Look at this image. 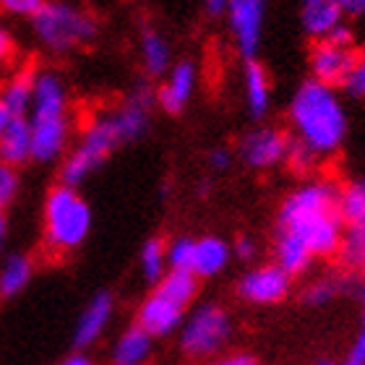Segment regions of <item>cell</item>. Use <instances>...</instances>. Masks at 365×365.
Returning a JSON list of instances; mask_svg holds the SVG:
<instances>
[{
	"mask_svg": "<svg viewBox=\"0 0 365 365\" xmlns=\"http://www.w3.org/2000/svg\"><path fill=\"white\" fill-rule=\"evenodd\" d=\"M339 185L308 180L295 188L277 212V237L297 243L311 259H331L339 251L344 225L336 212Z\"/></svg>",
	"mask_w": 365,
	"mask_h": 365,
	"instance_id": "cell-1",
	"label": "cell"
},
{
	"mask_svg": "<svg viewBox=\"0 0 365 365\" xmlns=\"http://www.w3.org/2000/svg\"><path fill=\"white\" fill-rule=\"evenodd\" d=\"M289 125L295 133L292 138L316 160L331 157L347 136V113L336 89L313 78L303 81L289 102Z\"/></svg>",
	"mask_w": 365,
	"mask_h": 365,
	"instance_id": "cell-2",
	"label": "cell"
},
{
	"mask_svg": "<svg viewBox=\"0 0 365 365\" xmlns=\"http://www.w3.org/2000/svg\"><path fill=\"white\" fill-rule=\"evenodd\" d=\"M26 120L31 128V162L50 165L63 160L71 141V99L61 73L37 68L34 99Z\"/></svg>",
	"mask_w": 365,
	"mask_h": 365,
	"instance_id": "cell-3",
	"label": "cell"
},
{
	"mask_svg": "<svg viewBox=\"0 0 365 365\" xmlns=\"http://www.w3.org/2000/svg\"><path fill=\"white\" fill-rule=\"evenodd\" d=\"M91 232V206L78 188L53 185L42 204V240L53 256H68L86 243Z\"/></svg>",
	"mask_w": 365,
	"mask_h": 365,
	"instance_id": "cell-4",
	"label": "cell"
},
{
	"mask_svg": "<svg viewBox=\"0 0 365 365\" xmlns=\"http://www.w3.org/2000/svg\"><path fill=\"white\" fill-rule=\"evenodd\" d=\"M198 295V279L188 272H168L154 289L146 295V300L138 305L136 327H141L146 334L168 336L175 329L182 327L185 313L190 303Z\"/></svg>",
	"mask_w": 365,
	"mask_h": 365,
	"instance_id": "cell-5",
	"label": "cell"
},
{
	"mask_svg": "<svg viewBox=\"0 0 365 365\" xmlns=\"http://www.w3.org/2000/svg\"><path fill=\"white\" fill-rule=\"evenodd\" d=\"M31 34L47 53L68 55L97 39L99 21L91 11L71 3H45L31 19Z\"/></svg>",
	"mask_w": 365,
	"mask_h": 365,
	"instance_id": "cell-6",
	"label": "cell"
},
{
	"mask_svg": "<svg viewBox=\"0 0 365 365\" xmlns=\"http://www.w3.org/2000/svg\"><path fill=\"white\" fill-rule=\"evenodd\" d=\"M123 144H125V138H123L113 113L94 115L81 128L78 144L61 160V182L63 185H71V188H78Z\"/></svg>",
	"mask_w": 365,
	"mask_h": 365,
	"instance_id": "cell-7",
	"label": "cell"
},
{
	"mask_svg": "<svg viewBox=\"0 0 365 365\" xmlns=\"http://www.w3.org/2000/svg\"><path fill=\"white\" fill-rule=\"evenodd\" d=\"M230 336H232L230 313L217 303H204L182 321L180 350L188 358H209L230 342Z\"/></svg>",
	"mask_w": 365,
	"mask_h": 365,
	"instance_id": "cell-8",
	"label": "cell"
},
{
	"mask_svg": "<svg viewBox=\"0 0 365 365\" xmlns=\"http://www.w3.org/2000/svg\"><path fill=\"white\" fill-rule=\"evenodd\" d=\"M292 277L282 272L277 264H264L245 272L237 279V295L251 305H277L289 295Z\"/></svg>",
	"mask_w": 365,
	"mask_h": 365,
	"instance_id": "cell-9",
	"label": "cell"
},
{
	"mask_svg": "<svg viewBox=\"0 0 365 365\" xmlns=\"http://www.w3.org/2000/svg\"><path fill=\"white\" fill-rule=\"evenodd\" d=\"M264 16H267V6L261 0H232V3H227L230 34L235 39L237 53L243 55L245 63L256 61V53L261 47Z\"/></svg>",
	"mask_w": 365,
	"mask_h": 365,
	"instance_id": "cell-10",
	"label": "cell"
},
{
	"mask_svg": "<svg viewBox=\"0 0 365 365\" xmlns=\"http://www.w3.org/2000/svg\"><path fill=\"white\" fill-rule=\"evenodd\" d=\"M287 146H289V136L284 130L264 125V128H256L240 138L237 157L251 170H272L284 162Z\"/></svg>",
	"mask_w": 365,
	"mask_h": 365,
	"instance_id": "cell-11",
	"label": "cell"
},
{
	"mask_svg": "<svg viewBox=\"0 0 365 365\" xmlns=\"http://www.w3.org/2000/svg\"><path fill=\"white\" fill-rule=\"evenodd\" d=\"M355 58H358V50L350 47V50H344V47H336V45H329V42H316L311 50V73H313V81H319L324 86H342L350 76L352 66H355Z\"/></svg>",
	"mask_w": 365,
	"mask_h": 365,
	"instance_id": "cell-12",
	"label": "cell"
},
{
	"mask_svg": "<svg viewBox=\"0 0 365 365\" xmlns=\"http://www.w3.org/2000/svg\"><path fill=\"white\" fill-rule=\"evenodd\" d=\"M193 91H196V66L190 61H180L168 71V78L160 84L154 99L168 115H180L188 107Z\"/></svg>",
	"mask_w": 365,
	"mask_h": 365,
	"instance_id": "cell-13",
	"label": "cell"
},
{
	"mask_svg": "<svg viewBox=\"0 0 365 365\" xmlns=\"http://www.w3.org/2000/svg\"><path fill=\"white\" fill-rule=\"evenodd\" d=\"M113 311H115V300L107 289H102V292H97V295L91 297L89 305L78 316L76 329H73V347L78 352L91 347L99 336L105 334L107 324L113 319Z\"/></svg>",
	"mask_w": 365,
	"mask_h": 365,
	"instance_id": "cell-14",
	"label": "cell"
},
{
	"mask_svg": "<svg viewBox=\"0 0 365 365\" xmlns=\"http://www.w3.org/2000/svg\"><path fill=\"white\" fill-rule=\"evenodd\" d=\"M342 24V11L336 0H305L300 8V26L316 42L327 39Z\"/></svg>",
	"mask_w": 365,
	"mask_h": 365,
	"instance_id": "cell-15",
	"label": "cell"
},
{
	"mask_svg": "<svg viewBox=\"0 0 365 365\" xmlns=\"http://www.w3.org/2000/svg\"><path fill=\"white\" fill-rule=\"evenodd\" d=\"M232 259V251H230V243H225L222 237L217 235H206L196 240V251H193V267L190 274L201 279H212L222 269L227 267V261Z\"/></svg>",
	"mask_w": 365,
	"mask_h": 365,
	"instance_id": "cell-16",
	"label": "cell"
},
{
	"mask_svg": "<svg viewBox=\"0 0 365 365\" xmlns=\"http://www.w3.org/2000/svg\"><path fill=\"white\" fill-rule=\"evenodd\" d=\"M0 162L8 168H21L31 162V128L26 118H14L0 136Z\"/></svg>",
	"mask_w": 365,
	"mask_h": 365,
	"instance_id": "cell-17",
	"label": "cell"
},
{
	"mask_svg": "<svg viewBox=\"0 0 365 365\" xmlns=\"http://www.w3.org/2000/svg\"><path fill=\"white\" fill-rule=\"evenodd\" d=\"M34 279V259L29 253H8L0 259V300L21 295Z\"/></svg>",
	"mask_w": 365,
	"mask_h": 365,
	"instance_id": "cell-18",
	"label": "cell"
},
{
	"mask_svg": "<svg viewBox=\"0 0 365 365\" xmlns=\"http://www.w3.org/2000/svg\"><path fill=\"white\" fill-rule=\"evenodd\" d=\"M243 91H245V107H248L251 118L261 120L269 113V105H272V84H269V71L259 61L245 63Z\"/></svg>",
	"mask_w": 365,
	"mask_h": 365,
	"instance_id": "cell-19",
	"label": "cell"
},
{
	"mask_svg": "<svg viewBox=\"0 0 365 365\" xmlns=\"http://www.w3.org/2000/svg\"><path fill=\"white\" fill-rule=\"evenodd\" d=\"M154 339L146 334L144 329L130 324L118 339H115L113 350H110V360L113 365H146V360L152 358Z\"/></svg>",
	"mask_w": 365,
	"mask_h": 365,
	"instance_id": "cell-20",
	"label": "cell"
},
{
	"mask_svg": "<svg viewBox=\"0 0 365 365\" xmlns=\"http://www.w3.org/2000/svg\"><path fill=\"white\" fill-rule=\"evenodd\" d=\"M34 78H37V68L26 66L16 71L0 89V99L14 118H29L31 99H34Z\"/></svg>",
	"mask_w": 365,
	"mask_h": 365,
	"instance_id": "cell-21",
	"label": "cell"
},
{
	"mask_svg": "<svg viewBox=\"0 0 365 365\" xmlns=\"http://www.w3.org/2000/svg\"><path fill=\"white\" fill-rule=\"evenodd\" d=\"M336 212L342 220L344 230L363 227L365 225V180H350L339 188L336 198Z\"/></svg>",
	"mask_w": 365,
	"mask_h": 365,
	"instance_id": "cell-22",
	"label": "cell"
},
{
	"mask_svg": "<svg viewBox=\"0 0 365 365\" xmlns=\"http://www.w3.org/2000/svg\"><path fill=\"white\" fill-rule=\"evenodd\" d=\"M336 261L352 277H365V225L344 230L339 251H336Z\"/></svg>",
	"mask_w": 365,
	"mask_h": 365,
	"instance_id": "cell-23",
	"label": "cell"
},
{
	"mask_svg": "<svg viewBox=\"0 0 365 365\" xmlns=\"http://www.w3.org/2000/svg\"><path fill=\"white\" fill-rule=\"evenodd\" d=\"M141 63L149 76H165L170 71V45L160 31H141Z\"/></svg>",
	"mask_w": 365,
	"mask_h": 365,
	"instance_id": "cell-24",
	"label": "cell"
},
{
	"mask_svg": "<svg viewBox=\"0 0 365 365\" xmlns=\"http://www.w3.org/2000/svg\"><path fill=\"white\" fill-rule=\"evenodd\" d=\"M138 267L144 274L146 282H157L168 274V245L162 237H149L144 245H141V253H138Z\"/></svg>",
	"mask_w": 365,
	"mask_h": 365,
	"instance_id": "cell-25",
	"label": "cell"
},
{
	"mask_svg": "<svg viewBox=\"0 0 365 365\" xmlns=\"http://www.w3.org/2000/svg\"><path fill=\"white\" fill-rule=\"evenodd\" d=\"M347 279H350V274H347V277H321V279H313L311 284L303 289L300 300H303L305 305H313V308L331 303L339 292L350 289V282Z\"/></svg>",
	"mask_w": 365,
	"mask_h": 365,
	"instance_id": "cell-26",
	"label": "cell"
},
{
	"mask_svg": "<svg viewBox=\"0 0 365 365\" xmlns=\"http://www.w3.org/2000/svg\"><path fill=\"white\" fill-rule=\"evenodd\" d=\"M193 251H196V240H193V237H175V240L168 245V272L190 274Z\"/></svg>",
	"mask_w": 365,
	"mask_h": 365,
	"instance_id": "cell-27",
	"label": "cell"
},
{
	"mask_svg": "<svg viewBox=\"0 0 365 365\" xmlns=\"http://www.w3.org/2000/svg\"><path fill=\"white\" fill-rule=\"evenodd\" d=\"M21 193V175L16 168H8L0 162V214H8V209L16 204Z\"/></svg>",
	"mask_w": 365,
	"mask_h": 365,
	"instance_id": "cell-28",
	"label": "cell"
},
{
	"mask_svg": "<svg viewBox=\"0 0 365 365\" xmlns=\"http://www.w3.org/2000/svg\"><path fill=\"white\" fill-rule=\"evenodd\" d=\"M284 162H287V168L292 170L295 175H308V173L316 168V162L319 160H316L303 144H297L295 138L289 136V146H287V157H284Z\"/></svg>",
	"mask_w": 365,
	"mask_h": 365,
	"instance_id": "cell-29",
	"label": "cell"
},
{
	"mask_svg": "<svg viewBox=\"0 0 365 365\" xmlns=\"http://www.w3.org/2000/svg\"><path fill=\"white\" fill-rule=\"evenodd\" d=\"M342 89L347 91L350 97H358V99L365 97V47L363 50H358L355 66H352L350 76H347V81L342 84Z\"/></svg>",
	"mask_w": 365,
	"mask_h": 365,
	"instance_id": "cell-30",
	"label": "cell"
},
{
	"mask_svg": "<svg viewBox=\"0 0 365 365\" xmlns=\"http://www.w3.org/2000/svg\"><path fill=\"white\" fill-rule=\"evenodd\" d=\"M316 365H365V327L358 331V336H355V342L350 344V350H347V355H344L342 360L321 358Z\"/></svg>",
	"mask_w": 365,
	"mask_h": 365,
	"instance_id": "cell-31",
	"label": "cell"
},
{
	"mask_svg": "<svg viewBox=\"0 0 365 365\" xmlns=\"http://www.w3.org/2000/svg\"><path fill=\"white\" fill-rule=\"evenodd\" d=\"M45 6L42 0H3L0 3V11L8 16H21V19H34L39 14V8Z\"/></svg>",
	"mask_w": 365,
	"mask_h": 365,
	"instance_id": "cell-32",
	"label": "cell"
},
{
	"mask_svg": "<svg viewBox=\"0 0 365 365\" xmlns=\"http://www.w3.org/2000/svg\"><path fill=\"white\" fill-rule=\"evenodd\" d=\"M16 58V37L14 29L6 21H0V68Z\"/></svg>",
	"mask_w": 365,
	"mask_h": 365,
	"instance_id": "cell-33",
	"label": "cell"
},
{
	"mask_svg": "<svg viewBox=\"0 0 365 365\" xmlns=\"http://www.w3.org/2000/svg\"><path fill=\"white\" fill-rule=\"evenodd\" d=\"M321 42H329V45H336V47H344V50H350V47H355V37H352V29L347 26V24H339L331 34H329L327 39H321Z\"/></svg>",
	"mask_w": 365,
	"mask_h": 365,
	"instance_id": "cell-34",
	"label": "cell"
},
{
	"mask_svg": "<svg viewBox=\"0 0 365 365\" xmlns=\"http://www.w3.org/2000/svg\"><path fill=\"white\" fill-rule=\"evenodd\" d=\"M230 251L235 253L237 259H243V261H253L256 259V253H259V248H256V243H253V237L248 235H240L235 240V243L230 245Z\"/></svg>",
	"mask_w": 365,
	"mask_h": 365,
	"instance_id": "cell-35",
	"label": "cell"
},
{
	"mask_svg": "<svg viewBox=\"0 0 365 365\" xmlns=\"http://www.w3.org/2000/svg\"><path fill=\"white\" fill-rule=\"evenodd\" d=\"M230 165H232V152H230V149H214V152L209 154V168L217 170V173L227 170Z\"/></svg>",
	"mask_w": 365,
	"mask_h": 365,
	"instance_id": "cell-36",
	"label": "cell"
},
{
	"mask_svg": "<svg viewBox=\"0 0 365 365\" xmlns=\"http://www.w3.org/2000/svg\"><path fill=\"white\" fill-rule=\"evenodd\" d=\"M212 365H259V360L253 358L251 352H232V355H225Z\"/></svg>",
	"mask_w": 365,
	"mask_h": 365,
	"instance_id": "cell-37",
	"label": "cell"
},
{
	"mask_svg": "<svg viewBox=\"0 0 365 365\" xmlns=\"http://www.w3.org/2000/svg\"><path fill=\"white\" fill-rule=\"evenodd\" d=\"M339 3V11H342V19L350 16V19H358L365 14V0H336Z\"/></svg>",
	"mask_w": 365,
	"mask_h": 365,
	"instance_id": "cell-38",
	"label": "cell"
},
{
	"mask_svg": "<svg viewBox=\"0 0 365 365\" xmlns=\"http://www.w3.org/2000/svg\"><path fill=\"white\" fill-rule=\"evenodd\" d=\"M8 235H11V222H8L6 214H0V259H3V253H6Z\"/></svg>",
	"mask_w": 365,
	"mask_h": 365,
	"instance_id": "cell-39",
	"label": "cell"
},
{
	"mask_svg": "<svg viewBox=\"0 0 365 365\" xmlns=\"http://www.w3.org/2000/svg\"><path fill=\"white\" fill-rule=\"evenodd\" d=\"M206 14L209 16H225L227 14V3H222V0H209V3H204Z\"/></svg>",
	"mask_w": 365,
	"mask_h": 365,
	"instance_id": "cell-40",
	"label": "cell"
},
{
	"mask_svg": "<svg viewBox=\"0 0 365 365\" xmlns=\"http://www.w3.org/2000/svg\"><path fill=\"white\" fill-rule=\"evenodd\" d=\"M61 365H94V360L89 358V355H84V352H76V355H71V358H66Z\"/></svg>",
	"mask_w": 365,
	"mask_h": 365,
	"instance_id": "cell-41",
	"label": "cell"
},
{
	"mask_svg": "<svg viewBox=\"0 0 365 365\" xmlns=\"http://www.w3.org/2000/svg\"><path fill=\"white\" fill-rule=\"evenodd\" d=\"M14 120V115L8 113V107L3 105V99H0V136H3V130L8 128V123Z\"/></svg>",
	"mask_w": 365,
	"mask_h": 365,
	"instance_id": "cell-42",
	"label": "cell"
},
{
	"mask_svg": "<svg viewBox=\"0 0 365 365\" xmlns=\"http://www.w3.org/2000/svg\"><path fill=\"white\" fill-rule=\"evenodd\" d=\"M360 300H363V319H365V279L360 284Z\"/></svg>",
	"mask_w": 365,
	"mask_h": 365,
	"instance_id": "cell-43",
	"label": "cell"
}]
</instances>
